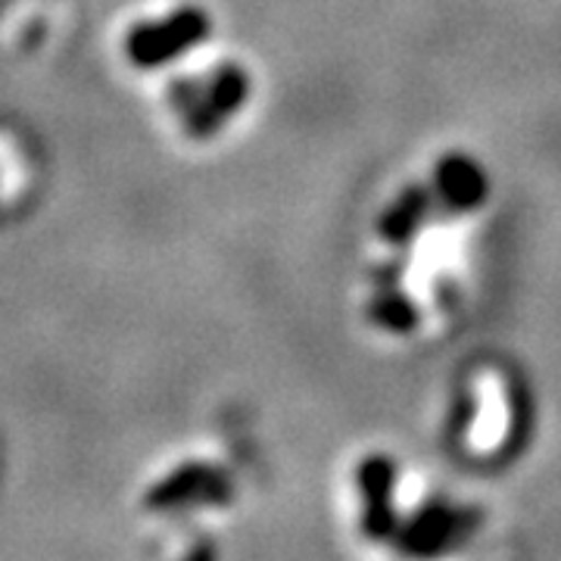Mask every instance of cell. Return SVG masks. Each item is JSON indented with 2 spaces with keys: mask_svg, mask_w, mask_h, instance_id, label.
<instances>
[{
  "mask_svg": "<svg viewBox=\"0 0 561 561\" xmlns=\"http://www.w3.org/2000/svg\"><path fill=\"white\" fill-rule=\"evenodd\" d=\"M508 431V400L496 375L478 378V419L468 431V446L474 453H496Z\"/></svg>",
  "mask_w": 561,
  "mask_h": 561,
  "instance_id": "7a4b0ae2",
  "label": "cell"
},
{
  "mask_svg": "<svg viewBox=\"0 0 561 561\" xmlns=\"http://www.w3.org/2000/svg\"><path fill=\"white\" fill-rule=\"evenodd\" d=\"M206 32H209V20L201 10H179L165 20L135 25L125 38V54L140 69H153L191 50Z\"/></svg>",
  "mask_w": 561,
  "mask_h": 561,
  "instance_id": "6da1fadb",
  "label": "cell"
},
{
  "mask_svg": "<svg viewBox=\"0 0 561 561\" xmlns=\"http://www.w3.org/2000/svg\"><path fill=\"white\" fill-rule=\"evenodd\" d=\"M219 486L221 478L216 471L201 468V465H187V468H179L172 478L157 483L147 493V505H153V508H172V505H184V502L194 500H216L219 496Z\"/></svg>",
  "mask_w": 561,
  "mask_h": 561,
  "instance_id": "277c9868",
  "label": "cell"
},
{
  "mask_svg": "<svg viewBox=\"0 0 561 561\" xmlns=\"http://www.w3.org/2000/svg\"><path fill=\"white\" fill-rule=\"evenodd\" d=\"M243 94V81L241 76H234V72H221L219 79L209 84V91L206 94H184L181 98V110H184V119L191 122V128L194 131H209V128H216L225 116H228V110H234V103L241 101Z\"/></svg>",
  "mask_w": 561,
  "mask_h": 561,
  "instance_id": "3957f363",
  "label": "cell"
}]
</instances>
